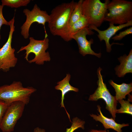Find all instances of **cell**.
<instances>
[{
  "label": "cell",
  "mask_w": 132,
  "mask_h": 132,
  "mask_svg": "<svg viewBox=\"0 0 132 132\" xmlns=\"http://www.w3.org/2000/svg\"><path fill=\"white\" fill-rule=\"evenodd\" d=\"M77 2L72 0L55 7L49 15L48 27L52 34L60 36L67 29L71 13Z\"/></svg>",
  "instance_id": "6da1fadb"
},
{
  "label": "cell",
  "mask_w": 132,
  "mask_h": 132,
  "mask_svg": "<svg viewBox=\"0 0 132 132\" xmlns=\"http://www.w3.org/2000/svg\"><path fill=\"white\" fill-rule=\"evenodd\" d=\"M36 89L32 87H23L20 81H14L10 85L0 87V100L8 106L16 101H21L26 105L29 102L31 95Z\"/></svg>",
  "instance_id": "7a4b0ae2"
},
{
  "label": "cell",
  "mask_w": 132,
  "mask_h": 132,
  "mask_svg": "<svg viewBox=\"0 0 132 132\" xmlns=\"http://www.w3.org/2000/svg\"><path fill=\"white\" fill-rule=\"evenodd\" d=\"M132 20V2L125 0H112L107 4L104 21L119 25Z\"/></svg>",
  "instance_id": "3957f363"
},
{
  "label": "cell",
  "mask_w": 132,
  "mask_h": 132,
  "mask_svg": "<svg viewBox=\"0 0 132 132\" xmlns=\"http://www.w3.org/2000/svg\"><path fill=\"white\" fill-rule=\"evenodd\" d=\"M47 35L42 40H36L30 37V42L26 46H22L17 52V53L25 50L24 59L30 63H35L37 64L43 65L45 61H49L51 58L49 52H46L48 48L49 39Z\"/></svg>",
  "instance_id": "277c9868"
},
{
  "label": "cell",
  "mask_w": 132,
  "mask_h": 132,
  "mask_svg": "<svg viewBox=\"0 0 132 132\" xmlns=\"http://www.w3.org/2000/svg\"><path fill=\"white\" fill-rule=\"evenodd\" d=\"M110 1L105 0L103 3L100 0H83L82 14L87 18L88 26L93 25L98 28L101 26L104 21L107 4Z\"/></svg>",
  "instance_id": "5b68a950"
},
{
  "label": "cell",
  "mask_w": 132,
  "mask_h": 132,
  "mask_svg": "<svg viewBox=\"0 0 132 132\" xmlns=\"http://www.w3.org/2000/svg\"><path fill=\"white\" fill-rule=\"evenodd\" d=\"M102 70L100 67L98 69V87L94 92L90 96L88 100L97 101L100 99H103L106 103V109L109 112L113 118L115 120L118 101L115 96L110 94L107 88L106 84L104 83L102 76L101 73Z\"/></svg>",
  "instance_id": "8992f818"
},
{
  "label": "cell",
  "mask_w": 132,
  "mask_h": 132,
  "mask_svg": "<svg viewBox=\"0 0 132 132\" xmlns=\"http://www.w3.org/2000/svg\"><path fill=\"white\" fill-rule=\"evenodd\" d=\"M10 22V30L8 40L0 48V71L6 72L9 71L11 68L14 67L18 61L15 55V50L11 45L13 34L15 31L14 16Z\"/></svg>",
  "instance_id": "52a82bcc"
},
{
  "label": "cell",
  "mask_w": 132,
  "mask_h": 132,
  "mask_svg": "<svg viewBox=\"0 0 132 132\" xmlns=\"http://www.w3.org/2000/svg\"><path fill=\"white\" fill-rule=\"evenodd\" d=\"M26 105L21 101H16L8 106L0 123V129L3 132H11L18 121L21 117Z\"/></svg>",
  "instance_id": "ba28073f"
},
{
  "label": "cell",
  "mask_w": 132,
  "mask_h": 132,
  "mask_svg": "<svg viewBox=\"0 0 132 132\" xmlns=\"http://www.w3.org/2000/svg\"><path fill=\"white\" fill-rule=\"evenodd\" d=\"M23 12L26 16V19L21 28V34L24 38L27 39L28 38L30 27L31 25L35 22L43 25L46 33L45 23L48 22L49 18V15L46 11L41 10L37 4H35L31 11L26 9H24Z\"/></svg>",
  "instance_id": "9c48e42d"
},
{
  "label": "cell",
  "mask_w": 132,
  "mask_h": 132,
  "mask_svg": "<svg viewBox=\"0 0 132 132\" xmlns=\"http://www.w3.org/2000/svg\"><path fill=\"white\" fill-rule=\"evenodd\" d=\"M94 33L92 30L87 27L80 30L72 37V39H74L77 44L79 53L83 56L89 54L95 55L99 58L101 56V53H96L91 48V45L93 43V39L91 38L88 41L87 39V35H93Z\"/></svg>",
  "instance_id": "30bf717a"
},
{
  "label": "cell",
  "mask_w": 132,
  "mask_h": 132,
  "mask_svg": "<svg viewBox=\"0 0 132 132\" xmlns=\"http://www.w3.org/2000/svg\"><path fill=\"white\" fill-rule=\"evenodd\" d=\"M132 25V20L130 21L127 23L124 24L115 26L113 24L109 23V27L106 30L101 31L98 28L93 26H90L88 27L90 29L94 30L98 33L97 36L100 41L104 40L105 43L106 51L107 52L110 53L111 51V46L113 44H116L123 45V44L117 43H112L111 44L110 43V39L119 30L123 28L131 26Z\"/></svg>",
  "instance_id": "8fae6325"
},
{
  "label": "cell",
  "mask_w": 132,
  "mask_h": 132,
  "mask_svg": "<svg viewBox=\"0 0 132 132\" xmlns=\"http://www.w3.org/2000/svg\"><path fill=\"white\" fill-rule=\"evenodd\" d=\"M97 107V110L100 114L97 113L98 115H97L92 114H90V115L95 121L101 122L105 129H111L117 132H122L121 129L122 128L129 126L128 123H118L116 122L112 118H109L105 116L101 112L100 106L98 105Z\"/></svg>",
  "instance_id": "7c38bea8"
},
{
  "label": "cell",
  "mask_w": 132,
  "mask_h": 132,
  "mask_svg": "<svg viewBox=\"0 0 132 132\" xmlns=\"http://www.w3.org/2000/svg\"><path fill=\"white\" fill-rule=\"evenodd\" d=\"M120 64L116 66L115 69L116 74L119 77H123L128 73H132V50L128 55L125 54L119 58Z\"/></svg>",
  "instance_id": "4fadbf2b"
},
{
  "label": "cell",
  "mask_w": 132,
  "mask_h": 132,
  "mask_svg": "<svg viewBox=\"0 0 132 132\" xmlns=\"http://www.w3.org/2000/svg\"><path fill=\"white\" fill-rule=\"evenodd\" d=\"M88 20L83 15L77 22L69 27L60 36L64 41L68 42L72 40L73 36L81 29L88 27Z\"/></svg>",
  "instance_id": "5bb4252c"
},
{
  "label": "cell",
  "mask_w": 132,
  "mask_h": 132,
  "mask_svg": "<svg viewBox=\"0 0 132 132\" xmlns=\"http://www.w3.org/2000/svg\"><path fill=\"white\" fill-rule=\"evenodd\" d=\"M71 78V75L69 74H66V76L62 80L58 82L57 85L55 87V89L57 90H59L61 92V101L60 104L61 107H63L65 109L68 115L70 121L72 122L70 119V116L66 110L64 103L65 95L67 92L70 91H73L77 92L78 91V89L77 88L72 86L70 84L69 81Z\"/></svg>",
  "instance_id": "9a60e30c"
},
{
  "label": "cell",
  "mask_w": 132,
  "mask_h": 132,
  "mask_svg": "<svg viewBox=\"0 0 132 132\" xmlns=\"http://www.w3.org/2000/svg\"><path fill=\"white\" fill-rule=\"evenodd\" d=\"M109 82L115 89L116 92L115 97L117 101L125 99L126 96L129 94L132 91V83L128 84L123 83L119 85L114 83L112 80H110Z\"/></svg>",
  "instance_id": "2e32d148"
},
{
  "label": "cell",
  "mask_w": 132,
  "mask_h": 132,
  "mask_svg": "<svg viewBox=\"0 0 132 132\" xmlns=\"http://www.w3.org/2000/svg\"><path fill=\"white\" fill-rule=\"evenodd\" d=\"M83 1V0H80L77 2L71 13L67 29L77 21L83 15L82 8Z\"/></svg>",
  "instance_id": "e0dca14e"
},
{
  "label": "cell",
  "mask_w": 132,
  "mask_h": 132,
  "mask_svg": "<svg viewBox=\"0 0 132 132\" xmlns=\"http://www.w3.org/2000/svg\"><path fill=\"white\" fill-rule=\"evenodd\" d=\"M30 0H2L1 5L6 6L11 8H18L25 6L30 2Z\"/></svg>",
  "instance_id": "ac0fdd59"
},
{
  "label": "cell",
  "mask_w": 132,
  "mask_h": 132,
  "mask_svg": "<svg viewBox=\"0 0 132 132\" xmlns=\"http://www.w3.org/2000/svg\"><path fill=\"white\" fill-rule=\"evenodd\" d=\"M120 103L121 107L120 108L116 110V113H125L132 115V104L130 103L128 100L123 99L118 101Z\"/></svg>",
  "instance_id": "d6986e66"
},
{
  "label": "cell",
  "mask_w": 132,
  "mask_h": 132,
  "mask_svg": "<svg viewBox=\"0 0 132 132\" xmlns=\"http://www.w3.org/2000/svg\"><path fill=\"white\" fill-rule=\"evenodd\" d=\"M72 122V123L71 126L70 128L66 129V132H73L79 128H81L83 129H84L85 122L77 117L74 118Z\"/></svg>",
  "instance_id": "ffe728a7"
},
{
  "label": "cell",
  "mask_w": 132,
  "mask_h": 132,
  "mask_svg": "<svg viewBox=\"0 0 132 132\" xmlns=\"http://www.w3.org/2000/svg\"><path fill=\"white\" fill-rule=\"evenodd\" d=\"M132 34V27H131L124 31L120 32L118 34H116L111 38L114 41H120L126 36Z\"/></svg>",
  "instance_id": "44dd1931"
},
{
  "label": "cell",
  "mask_w": 132,
  "mask_h": 132,
  "mask_svg": "<svg viewBox=\"0 0 132 132\" xmlns=\"http://www.w3.org/2000/svg\"><path fill=\"white\" fill-rule=\"evenodd\" d=\"M3 6L0 4V40L1 39L0 30L2 26L3 25H9L10 21L8 22L4 18L2 14V10Z\"/></svg>",
  "instance_id": "7402d4cb"
},
{
  "label": "cell",
  "mask_w": 132,
  "mask_h": 132,
  "mask_svg": "<svg viewBox=\"0 0 132 132\" xmlns=\"http://www.w3.org/2000/svg\"><path fill=\"white\" fill-rule=\"evenodd\" d=\"M8 106L4 102L0 100V123Z\"/></svg>",
  "instance_id": "603a6c76"
},
{
  "label": "cell",
  "mask_w": 132,
  "mask_h": 132,
  "mask_svg": "<svg viewBox=\"0 0 132 132\" xmlns=\"http://www.w3.org/2000/svg\"><path fill=\"white\" fill-rule=\"evenodd\" d=\"M33 132H45V131L44 129H42L37 127L34 129Z\"/></svg>",
  "instance_id": "cb8c5ba5"
},
{
  "label": "cell",
  "mask_w": 132,
  "mask_h": 132,
  "mask_svg": "<svg viewBox=\"0 0 132 132\" xmlns=\"http://www.w3.org/2000/svg\"><path fill=\"white\" fill-rule=\"evenodd\" d=\"M89 132H108L105 130H97L95 129H92Z\"/></svg>",
  "instance_id": "d4e9b609"
}]
</instances>
